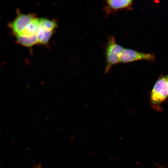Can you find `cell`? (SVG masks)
Listing matches in <instances>:
<instances>
[{
	"instance_id": "obj_9",
	"label": "cell",
	"mask_w": 168,
	"mask_h": 168,
	"mask_svg": "<svg viewBox=\"0 0 168 168\" xmlns=\"http://www.w3.org/2000/svg\"><path fill=\"white\" fill-rule=\"evenodd\" d=\"M39 27L54 31L57 27V22L55 20H50L44 18H38Z\"/></svg>"
},
{
	"instance_id": "obj_4",
	"label": "cell",
	"mask_w": 168,
	"mask_h": 168,
	"mask_svg": "<svg viewBox=\"0 0 168 168\" xmlns=\"http://www.w3.org/2000/svg\"><path fill=\"white\" fill-rule=\"evenodd\" d=\"M154 60L155 57L152 54L129 49H124L119 57V61L121 63H128L140 60L152 61Z\"/></svg>"
},
{
	"instance_id": "obj_5",
	"label": "cell",
	"mask_w": 168,
	"mask_h": 168,
	"mask_svg": "<svg viewBox=\"0 0 168 168\" xmlns=\"http://www.w3.org/2000/svg\"><path fill=\"white\" fill-rule=\"evenodd\" d=\"M105 11L107 15L117 12L119 10L127 9L132 5V0H108L105 1Z\"/></svg>"
},
{
	"instance_id": "obj_3",
	"label": "cell",
	"mask_w": 168,
	"mask_h": 168,
	"mask_svg": "<svg viewBox=\"0 0 168 168\" xmlns=\"http://www.w3.org/2000/svg\"><path fill=\"white\" fill-rule=\"evenodd\" d=\"M17 15L8 25L15 35H19L36 17L35 14H22L17 12Z\"/></svg>"
},
{
	"instance_id": "obj_6",
	"label": "cell",
	"mask_w": 168,
	"mask_h": 168,
	"mask_svg": "<svg viewBox=\"0 0 168 168\" xmlns=\"http://www.w3.org/2000/svg\"><path fill=\"white\" fill-rule=\"evenodd\" d=\"M39 28L38 18L34 19L19 35L26 37H31L37 35Z\"/></svg>"
},
{
	"instance_id": "obj_8",
	"label": "cell",
	"mask_w": 168,
	"mask_h": 168,
	"mask_svg": "<svg viewBox=\"0 0 168 168\" xmlns=\"http://www.w3.org/2000/svg\"><path fill=\"white\" fill-rule=\"evenodd\" d=\"M18 43L24 46L31 47L38 43L37 35L31 37H26L19 35H15Z\"/></svg>"
},
{
	"instance_id": "obj_2",
	"label": "cell",
	"mask_w": 168,
	"mask_h": 168,
	"mask_svg": "<svg viewBox=\"0 0 168 168\" xmlns=\"http://www.w3.org/2000/svg\"><path fill=\"white\" fill-rule=\"evenodd\" d=\"M124 49L123 46L117 44L114 36H110L105 49V73H107L112 67L119 63V57Z\"/></svg>"
},
{
	"instance_id": "obj_1",
	"label": "cell",
	"mask_w": 168,
	"mask_h": 168,
	"mask_svg": "<svg viewBox=\"0 0 168 168\" xmlns=\"http://www.w3.org/2000/svg\"><path fill=\"white\" fill-rule=\"evenodd\" d=\"M168 97V75L160 77L151 91L150 103L156 111L161 110V105Z\"/></svg>"
},
{
	"instance_id": "obj_10",
	"label": "cell",
	"mask_w": 168,
	"mask_h": 168,
	"mask_svg": "<svg viewBox=\"0 0 168 168\" xmlns=\"http://www.w3.org/2000/svg\"><path fill=\"white\" fill-rule=\"evenodd\" d=\"M160 168H162V167H160Z\"/></svg>"
},
{
	"instance_id": "obj_7",
	"label": "cell",
	"mask_w": 168,
	"mask_h": 168,
	"mask_svg": "<svg viewBox=\"0 0 168 168\" xmlns=\"http://www.w3.org/2000/svg\"><path fill=\"white\" fill-rule=\"evenodd\" d=\"M54 32V31L39 27L37 34L38 43L43 45L47 44Z\"/></svg>"
}]
</instances>
